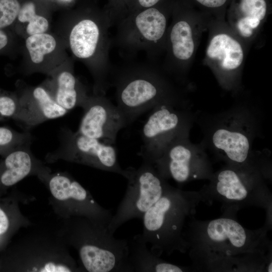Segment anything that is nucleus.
Returning <instances> with one entry per match:
<instances>
[{
    "mask_svg": "<svg viewBox=\"0 0 272 272\" xmlns=\"http://www.w3.org/2000/svg\"><path fill=\"white\" fill-rule=\"evenodd\" d=\"M58 136V147L47 155L50 161L62 159L123 176L124 169L118 163L113 145L87 137L66 126L60 128Z\"/></svg>",
    "mask_w": 272,
    "mask_h": 272,
    "instance_id": "obj_12",
    "label": "nucleus"
},
{
    "mask_svg": "<svg viewBox=\"0 0 272 272\" xmlns=\"http://www.w3.org/2000/svg\"><path fill=\"white\" fill-rule=\"evenodd\" d=\"M209 39L204 63L221 87L237 92L241 88L247 46L224 20L209 21Z\"/></svg>",
    "mask_w": 272,
    "mask_h": 272,
    "instance_id": "obj_7",
    "label": "nucleus"
},
{
    "mask_svg": "<svg viewBox=\"0 0 272 272\" xmlns=\"http://www.w3.org/2000/svg\"><path fill=\"white\" fill-rule=\"evenodd\" d=\"M32 143L21 146L5 156L0 173V182L3 185H13L31 172L35 162L31 152Z\"/></svg>",
    "mask_w": 272,
    "mask_h": 272,
    "instance_id": "obj_18",
    "label": "nucleus"
},
{
    "mask_svg": "<svg viewBox=\"0 0 272 272\" xmlns=\"http://www.w3.org/2000/svg\"><path fill=\"white\" fill-rule=\"evenodd\" d=\"M18 0H0V29L10 26L17 18L21 8Z\"/></svg>",
    "mask_w": 272,
    "mask_h": 272,
    "instance_id": "obj_24",
    "label": "nucleus"
},
{
    "mask_svg": "<svg viewBox=\"0 0 272 272\" xmlns=\"http://www.w3.org/2000/svg\"><path fill=\"white\" fill-rule=\"evenodd\" d=\"M208 22L192 19L180 12L173 13L167 30L164 70L177 78L188 69Z\"/></svg>",
    "mask_w": 272,
    "mask_h": 272,
    "instance_id": "obj_13",
    "label": "nucleus"
},
{
    "mask_svg": "<svg viewBox=\"0 0 272 272\" xmlns=\"http://www.w3.org/2000/svg\"><path fill=\"white\" fill-rule=\"evenodd\" d=\"M266 0H236L226 22L248 45L256 38L267 15Z\"/></svg>",
    "mask_w": 272,
    "mask_h": 272,
    "instance_id": "obj_15",
    "label": "nucleus"
},
{
    "mask_svg": "<svg viewBox=\"0 0 272 272\" xmlns=\"http://www.w3.org/2000/svg\"><path fill=\"white\" fill-rule=\"evenodd\" d=\"M10 43V38L4 29H0V52L5 50Z\"/></svg>",
    "mask_w": 272,
    "mask_h": 272,
    "instance_id": "obj_29",
    "label": "nucleus"
},
{
    "mask_svg": "<svg viewBox=\"0 0 272 272\" xmlns=\"http://www.w3.org/2000/svg\"><path fill=\"white\" fill-rule=\"evenodd\" d=\"M56 45L55 38L45 33L30 35L26 40L31 60L36 64L41 62L46 54L52 52Z\"/></svg>",
    "mask_w": 272,
    "mask_h": 272,
    "instance_id": "obj_21",
    "label": "nucleus"
},
{
    "mask_svg": "<svg viewBox=\"0 0 272 272\" xmlns=\"http://www.w3.org/2000/svg\"><path fill=\"white\" fill-rule=\"evenodd\" d=\"M202 199L200 191H183L171 185L142 217L143 239L160 256L174 251L185 252L189 244L183 233L187 218Z\"/></svg>",
    "mask_w": 272,
    "mask_h": 272,
    "instance_id": "obj_3",
    "label": "nucleus"
},
{
    "mask_svg": "<svg viewBox=\"0 0 272 272\" xmlns=\"http://www.w3.org/2000/svg\"><path fill=\"white\" fill-rule=\"evenodd\" d=\"M0 117L10 118L25 124L34 126L33 122L22 105L19 97L0 90Z\"/></svg>",
    "mask_w": 272,
    "mask_h": 272,
    "instance_id": "obj_20",
    "label": "nucleus"
},
{
    "mask_svg": "<svg viewBox=\"0 0 272 272\" xmlns=\"http://www.w3.org/2000/svg\"><path fill=\"white\" fill-rule=\"evenodd\" d=\"M263 167L257 161L244 165L227 164L209 179L200 191L202 199L217 200L225 207L240 208L259 206L271 209V194Z\"/></svg>",
    "mask_w": 272,
    "mask_h": 272,
    "instance_id": "obj_5",
    "label": "nucleus"
},
{
    "mask_svg": "<svg viewBox=\"0 0 272 272\" xmlns=\"http://www.w3.org/2000/svg\"><path fill=\"white\" fill-rule=\"evenodd\" d=\"M17 18L21 22L28 23L26 31L29 35L45 33L49 27L47 20L37 15L35 6L31 2H27L21 7Z\"/></svg>",
    "mask_w": 272,
    "mask_h": 272,
    "instance_id": "obj_22",
    "label": "nucleus"
},
{
    "mask_svg": "<svg viewBox=\"0 0 272 272\" xmlns=\"http://www.w3.org/2000/svg\"><path fill=\"white\" fill-rule=\"evenodd\" d=\"M123 177L127 184L125 194L108 226L113 234L123 224L133 219H142L170 187L153 164L144 162L138 168L128 167Z\"/></svg>",
    "mask_w": 272,
    "mask_h": 272,
    "instance_id": "obj_9",
    "label": "nucleus"
},
{
    "mask_svg": "<svg viewBox=\"0 0 272 272\" xmlns=\"http://www.w3.org/2000/svg\"><path fill=\"white\" fill-rule=\"evenodd\" d=\"M161 0H127L126 5L127 7L126 13H130L140 10L154 7Z\"/></svg>",
    "mask_w": 272,
    "mask_h": 272,
    "instance_id": "obj_25",
    "label": "nucleus"
},
{
    "mask_svg": "<svg viewBox=\"0 0 272 272\" xmlns=\"http://www.w3.org/2000/svg\"><path fill=\"white\" fill-rule=\"evenodd\" d=\"M154 166L160 175L179 183L196 179H210L214 172L202 144H192L189 134L172 142Z\"/></svg>",
    "mask_w": 272,
    "mask_h": 272,
    "instance_id": "obj_11",
    "label": "nucleus"
},
{
    "mask_svg": "<svg viewBox=\"0 0 272 272\" xmlns=\"http://www.w3.org/2000/svg\"><path fill=\"white\" fill-rule=\"evenodd\" d=\"M41 271H71V269L66 266L57 265L49 263L41 269Z\"/></svg>",
    "mask_w": 272,
    "mask_h": 272,
    "instance_id": "obj_28",
    "label": "nucleus"
},
{
    "mask_svg": "<svg viewBox=\"0 0 272 272\" xmlns=\"http://www.w3.org/2000/svg\"><path fill=\"white\" fill-rule=\"evenodd\" d=\"M56 84L52 98L58 105L68 111L83 107L88 95L72 72L63 71L57 74Z\"/></svg>",
    "mask_w": 272,
    "mask_h": 272,
    "instance_id": "obj_19",
    "label": "nucleus"
},
{
    "mask_svg": "<svg viewBox=\"0 0 272 272\" xmlns=\"http://www.w3.org/2000/svg\"><path fill=\"white\" fill-rule=\"evenodd\" d=\"M9 221L4 211L0 208V235L5 233L8 229Z\"/></svg>",
    "mask_w": 272,
    "mask_h": 272,
    "instance_id": "obj_27",
    "label": "nucleus"
},
{
    "mask_svg": "<svg viewBox=\"0 0 272 272\" xmlns=\"http://www.w3.org/2000/svg\"><path fill=\"white\" fill-rule=\"evenodd\" d=\"M127 272H182L183 266L166 261L149 250L141 234L128 240Z\"/></svg>",
    "mask_w": 272,
    "mask_h": 272,
    "instance_id": "obj_16",
    "label": "nucleus"
},
{
    "mask_svg": "<svg viewBox=\"0 0 272 272\" xmlns=\"http://www.w3.org/2000/svg\"><path fill=\"white\" fill-rule=\"evenodd\" d=\"M255 114L248 107H234L212 116L204 126V147L227 164L255 162L252 145L258 131Z\"/></svg>",
    "mask_w": 272,
    "mask_h": 272,
    "instance_id": "obj_4",
    "label": "nucleus"
},
{
    "mask_svg": "<svg viewBox=\"0 0 272 272\" xmlns=\"http://www.w3.org/2000/svg\"><path fill=\"white\" fill-rule=\"evenodd\" d=\"M200 5L209 9H218L224 6L228 0H195Z\"/></svg>",
    "mask_w": 272,
    "mask_h": 272,
    "instance_id": "obj_26",
    "label": "nucleus"
},
{
    "mask_svg": "<svg viewBox=\"0 0 272 272\" xmlns=\"http://www.w3.org/2000/svg\"><path fill=\"white\" fill-rule=\"evenodd\" d=\"M32 141L33 137L29 132L0 127V154L6 156L17 148Z\"/></svg>",
    "mask_w": 272,
    "mask_h": 272,
    "instance_id": "obj_23",
    "label": "nucleus"
},
{
    "mask_svg": "<svg viewBox=\"0 0 272 272\" xmlns=\"http://www.w3.org/2000/svg\"><path fill=\"white\" fill-rule=\"evenodd\" d=\"M170 75L149 63L130 64L110 75V86L115 89L116 106L127 125L158 105L184 100Z\"/></svg>",
    "mask_w": 272,
    "mask_h": 272,
    "instance_id": "obj_2",
    "label": "nucleus"
},
{
    "mask_svg": "<svg viewBox=\"0 0 272 272\" xmlns=\"http://www.w3.org/2000/svg\"><path fill=\"white\" fill-rule=\"evenodd\" d=\"M82 108L84 114L77 131L87 137L114 145L118 132L127 126L122 112L105 95L88 96Z\"/></svg>",
    "mask_w": 272,
    "mask_h": 272,
    "instance_id": "obj_14",
    "label": "nucleus"
},
{
    "mask_svg": "<svg viewBox=\"0 0 272 272\" xmlns=\"http://www.w3.org/2000/svg\"><path fill=\"white\" fill-rule=\"evenodd\" d=\"M157 5L123 15L116 22L114 44L130 55L144 52L151 59L164 52L170 17Z\"/></svg>",
    "mask_w": 272,
    "mask_h": 272,
    "instance_id": "obj_6",
    "label": "nucleus"
},
{
    "mask_svg": "<svg viewBox=\"0 0 272 272\" xmlns=\"http://www.w3.org/2000/svg\"><path fill=\"white\" fill-rule=\"evenodd\" d=\"M19 97L34 125L63 116L69 112L58 105L42 87H35Z\"/></svg>",
    "mask_w": 272,
    "mask_h": 272,
    "instance_id": "obj_17",
    "label": "nucleus"
},
{
    "mask_svg": "<svg viewBox=\"0 0 272 272\" xmlns=\"http://www.w3.org/2000/svg\"><path fill=\"white\" fill-rule=\"evenodd\" d=\"M79 225V253L87 271L127 272V239L115 238L107 227L94 221Z\"/></svg>",
    "mask_w": 272,
    "mask_h": 272,
    "instance_id": "obj_10",
    "label": "nucleus"
},
{
    "mask_svg": "<svg viewBox=\"0 0 272 272\" xmlns=\"http://www.w3.org/2000/svg\"><path fill=\"white\" fill-rule=\"evenodd\" d=\"M187 238L190 255L207 270L266 269L269 260L266 229L250 230L232 218L191 221Z\"/></svg>",
    "mask_w": 272,
    "mask_h": 272,
    "instance_id": "obj_1",
    "label": "nucleus"
},
{
    "mask_svg": "<svg viewBox=\"0 0 272 272\" xmlns=\"http://www.w3.org/2000/svg\"><path fill=\"white\" fill-rule=\"evenodd\" d=\"M142 130L140 155L154 165L176 139L189 134L193 115L185 100L158 105L152 109Z\"/></svg>",
    "mask_w": 272,
    "mask_h": 272,
    "instance_id": "obj_8",
    "label": "nucleus"
}]
</instances>
